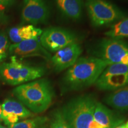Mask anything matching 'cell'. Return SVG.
Returning <instances> with one entry per match:
<instances>
[{
    "mask_svg": "<svg viewBox=\"0 0 128 128\" xmlns=\"http://www.w3.org/2000/svg\"><path fill=\"white\" fill-rule=\"evenodd\" d=\"M85 5L90 20L95 27L113 25L125 18L124 12L106 0H86Z\"/></svg>",
    "mask_w": 128,
    "mask_h": 128,
    "instance_id": "5",
    "label": "cell"
},
{
    "mask_svg": "<svg viewBox=\"0 0 128 128\" xmlns=\"http://www.w3.org/2000/svg\"><path fill=\"white\" fill-rule=\"evenodd\" d=\"M2 119L7 126L18 122L22 119L32 116V112L21 102L10 98L6 99L1 105Z\"/></svg>",
    "mask_w": 128,
    "mask_h": 128,
    "instance_id": "12",
    "label": "cell"
},
{
    "mask_svg": "<svg viewBox=\"0 0 128 128\" xmlns=\"http://www.w3.org/2000/svg\"><path fill=\"white\" fill-rule=\"evenodd\" d=\"M49 17V10L44 0H24L22 19L32 25L45 23Z\"/></svg>",
    "mask_w": 128,
    "mask_h": 128,
    "instance_id": "10",
    "label": "cell"
},
{
    "mask_svg": "<svg viewBox=\"0 0 128 128\" xmlns=\"http://www.w3.org/2000/svg\"><path fill=\"white\" fill-rule=\"evenodd\" d=\"M39 40L46 50L55 53L70 44L78 42V38L76 33L65 28H50L42 32Z\"/></svg>",
    "mask_w": 128,
    "mask_h": 128,
    "instance_id": "8",
    "label": "cell"
},
{
    "mask_svg": "<svg viewBox=\"0 0 128 128\" xmlns=\"http://www.w3.org/2000/svg\"><path fill=\"white\" fill-rule=\"evenodd\" d=\"M14 0H0V4H2V6H8L12 5L14 2Z\"/></svg>",
    "mask_w": 128,
    "mask_h": 128,
    "instance_id": "21",
    "label": "cell"
},
{
    "mask_svg": "<svg viewBox=\"0 0 128 128\" xmlns=\"http://www.w3.org/2000/svg\"><path fill=\"white\" fill-rule=\"evenodd\" d=\"M42 32L40 28H37L33 25L28 24L10 28L8 35L12 42L17 44L27 40L39 39Z\"/></svg>",
    "mask_w": 128,
    "mask_h": 128,
    "instance_id": "15",
    "label": "cell"
},
{
    "mask_svg": "<svg viewBox=\"0 0 128 128\" xmlns=\"http://www.w3.org/2000/svg\"><path fill=\"white\" fill-rule=\"evenodd\" d=\"M114 128H128V120L126 122H124L122 124H118Z\"/></svg>",
    "mask_w": 128,
    "mask_h": 128,
    "instance_id": "22",
    "label": "cell"
},
{
    "mask_svg": "<svg viewBox=\"0 0 128 128\" xmlns=\"http://www.w3.org/2000/svg\"><path fill=\"white\" fill-rule=\"evenodd\" d=\"M95 56L108 63L128 65V45L120 39L104 38L98 42L94 50Z\"/></svg>",
    "mask_w": 128,
    "mask_h": 128,
    "instance_id": "6",
    "label": "cell"
},
{
    "mask_svg": "<svg viewBox=\"0 0 128 128\" xmlns=\"http://www.w3.org/2000/svg\"><path fill=\"white\" fill-rule=\"evenodd\" d=\"M8 52L12 56L18 58L39 56L50 60V53L42 46L39 39L24 40L10 46Z\"/></svg>",
    "mask_w": 128,
    "mask_h": 128,
    "instance_id": "9",
    "label": "cell"
},
{
    "mask_svg": "<svg viewBox=\"0 0 128 128\" xmlns=\"http://www.w3.org/2000/svg\"><path fill=\"white\" fill-rule=\"evenodd\" d=\"M97 103L93 96L86 94L72 99L60 110L71 128H89Z\"/></svg>",
    "mask_w": 128,
    "mask_h": 128,
    "instance_id": "3",
    "label": "cell"
},
{
    "mask_svg": "<svg viewBox=\"0 0 128 128\" xmlns=\"http://www.w3.org/2000/svg\"><path fill=\"white\" fill-rule=\"evenodd\" d=\"M2 122V108H1V105H0V122Z\"/></svg>",
    "mask_w": 128,
    "mask_h": 128,
    "instance_id": "23",
    "label": "cell"
},
{
    "mask_svg": "<svg viewBox=\"0 0 128 128\" xmlns=\"http://www.w3.org/2000/svg\"><path fill=\"white\" fill-rule=\"evenodd\" d=\"M5 9V7L4 6H2V4H0V12H2V11L4 10Z\"/></svg>",
    "mask_w": 128,
    "mask_h": 128,
    "instance_id": "24",
    "label": "cell"
},
{
    "mask_svg": "<svg viewBox=\"0 0 128 128\" xmlns=\"http://www.w3.org/2000/svg\"><path fill=\"white\" fill-rule=\"evenodd\" d=\"M44 73V67L26 65L14 56H12L10 62L0 65V78L5 83L11 86H20L38 79Z\"/></svg>",
    "mask_w": 128,
    "mask_h": 128,
    "instance_id": "4",
    "label": "cell"
},
{
    "mask_svg": "<svg viewBox=\"0 0 128 128\" xmlns=\"http://www.w3.org/2000/svg\"><path fill=\"white\" fill-rule=\"evenodd\" d=\"M105 35L109 38L116 39L128 37V18H124L112 25Z\"/></svg>",
    "mask_w": 128,
    "mask_h": 128,
    "instance_id": "17",
    "label": "cell"
},
{
    "mask_svg": "<svg viewBox=\"0 0 128 128\" xmlns=\"http://www.w3.org/2000/svg\"><path fill=\"white\" fill-rule=\"evenodd\" d=\"M105 103L115 109L128 110V85L113 92L104 98Z\"/></svg>",
    "mask_w": 128,
    "mask_h": 128,
    "instance_id": "16",
    "label": "cell"
},
{
    "mask_svg": "<svg viewBox=\"0 0 128 128\" xmlns=\"http://www.w3.org/2000/svg\"><path fill=\"white\" fill-rule=\"evenodd\" d=\"M3 17H4V14H3V12H0V21H1V20L2 19Z\"/></svg>",
    "mask_w": 128,
    "mask_h": 128,
    "instance_id": "25",
    "label": "cell"
},
{
    "mask_svg": "<svg viewBox=\"0 0 128 128\" xmlns=\"http://www.w3.org/2000/svg\"></svg>",
    "mask_w": 128,
    "mask_h": 128,
    "instance_id": "27",
    "label": "cell"
},
{
    "mask_svg": "<svg viewBox=\"0 0 128 128\" xmlns=\"http://www.w3.org/2000/svg\"><path fill=\"white\" fill-rule=\"evenodd\" d=\"M110 64L94 56L80 57L76 63L68 68L62 78V92L80 90L95 84Z\"/></svg>",
    "mask_w": 128,
    "mask_h": 128,
    "instance_id": "1",
    "label": "cell"
},
{
    "mask_svg": "<svg viewBox=\"0 0 128 128\" xmlns=\"http://www.w3.org/2000/svg\"><path fill=\"white\" fill-rule=\"evenodd\" d=\"M0 128H6V127H5V126H2V124H0Z\"/></svg>",
    "mask_w": 128,
    "mask_h": 128,
    "instance_id": "26",
    "label": "cell"
},
{
    "mask_svg": "<svg viewBox=\"0 0 128 128\" xmlns=\"http://www.w3.org/2000/svg\"><path fill=\"white\" fill-rule=\"evenodd\" d=\"M100 90L114 91L128 85V65H108L95 83Z\"/></svg>",
    "mask_w": 128,
    "mask_h": 128,
    "instance_id": "7",
    "label": "cell"
},
{
    "mask_svg": "<svg viewBox=\"0 0 128 128\" xmlns=\"http://www.w3.org/2000/svg\"><path fill=\"white\" fill-rule=\"evenodd\" d=\"M60 13L66 18L72 20H78L83 12V0H55Z\"/></svg>",
    "mask_w": 128,
    "mask_h": 128,
    "instance_id": "14",
    "label": "cell"
},
{
    "mask_svg": "<svg viewBox=\"0 0 128 128\" xmlns=\"http://www.w3.org/2000/svg\"><path fill=\"white\" fill-rule=\"evenodd\" d=\"M9 47L10 44L7 35L4 33H0V62L6 58Z\"/></svg>",
    "mask_w": 128,
    "mask_h": 128,
    "instance_id": "20",
    "label": "cell"
},
{
    "mask_svg": "<svg viewBox=\"0 0 128 128\" xmlns=\"http://www.w3.org/2000/svg\"><path fill=\"white\" fill-rule=\"evenodd\" d=\"M82 52V47L78 42L70 44L57 51L50 59L54 70L60 72L70 68L76 63Z\"/></svg>",
    "mask_w": 128,
    "mask_h": 128,
    "instance_id": "11",
    "label": "cell"
},
{
    "mask_svg": "<svg viewBox=\"0 0 128 128\" xmlns=\"http://www.w3.org/2000/svg\"><path fill=\"white\" fill-rule=\"evenodd\" d=\"M49 128H71L64 119L60 108L53 113L51 118Z\"/></svg>",
    "mask_w": 128,
    "mask_h": 128,
    "instance_id": "18",
    "label": "cell"
},
{
    "mask_svg": "<svg viewBox=\"0 0 128 128\" xmlns=\"http://www.w3.org/2000/svg\"><path fill=\"white\" fill-rule=\"evenodd\" d=\"M43 123H44V120L42 118L26 119L8 126V128H39L40 124Z\"/></svg>",
    "mask_w": 128,
    "mask_h": 128,
    "instance_id": "19",
    "label": "cell"
},
{
    "mask_svg": "<svg viewBox=\"0 0 128 128\" xmlns=\"http://www.w3.org/2000/svg\"><path fill=\"white\" fill-rule=\"evenodd\" d=\"M13 94L30 112L41 113L52 104L55 92L49 80L39 79L17 86Z\"/></svg>",
    "mask_w": 128,
    "mask_h": 128,
    "instance_id": "2",
    "label": "cell"
},
{
    "mask_svg": "<svg viewBox=\"0 0 128 128\" xmlns=\"http://www.w3.org/2000/svg\"><path fill=\"white\" fill-rule=\"evenodd\" d=\"M93 120L103 128H114L124 122V119L102 103L97 102L94 112Z\"/></svg>",
    "mask_w": 128,
    "mask_h": 128,
    "instance_id": "13",
    "label": "cell"
}]
</instances>
